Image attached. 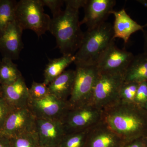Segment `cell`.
<instances>
[{"instance_id":"6da1fadb","label":"cell","mask_w":147,"mask_h":147,"mask_svg":"<svg viewBox=\"0 0 147 147\" xmlns=\"http://www.w3.org/2000/svg\"><path fill=\"white\" fill-rule=\"evenodd\" d=\"M102 121L124 142L147 138V110L119 101L103 110Z\"/></svg>"},{"instance_id":"7a4b0ae2","label":"cell","mask_w":147,"mask_h":147,"mask_svg":"<svg viewBox=\"0 0 147 147\" xmlns=\"http://www.w3.org/2000/svg\"><path fill=\"white\" fill-rule=\"evenodd\" d=\"M65 8L51 18L49 31L56 40L57 47L63 55H74L79 49L84 36L81 29L79 10L86 0L64 1Z\"/></svg>"},{"instance_id":"3957f363","label":"cell","mask_w":147,"mask_h":147,"mask_svg":"<svg viewBox=\"0 0 147 147\" xmlns=\"http://www.w3.org/2000/svg\"><path fill=\"white\" fill-rule=\"evenodd\" d=\"M115 40L113 26L110 23L105 22L94 28L87 30L79 49L74 54L75 65H96L100 55Z\"/></svg>"},{"instance_id":"277c9868","label":"cell","mask_w":147,"mask_h":147,"mask_svg":"<svg viewBox=\"0 0 147 147\" xmlns=\"http://www.w3.org/2000/svg\"><path fill=\"white\" fill-rule=\"evenodd\" d=\"M44 7L41 0H21L16 4L15 21L23 30H31L39 37L49 31L51 23Z\"/></svg>"},{"instance_id":"5b68a950","label":"cell","mask_w":147,"mask_h":147,"mask_svg":"<svg viewBox=\"0 0 147 147\" xmlns=\"http://www.w3.org/2000/svg\"><path fill=\"white\" fill-rule=\"evenodd\" d=\"M124 82V74L99 72L91 103L103 110L118 102L120 90Z\"/></svg>"},{"instance_id":"8992f818","label":"cell","mask_w":147,"mask_h":147,"mask_svg":"<svg viewBox=\"0 0 147 147\" xmlns=\"http://www.w3.org/2000/svg\"><path fill=\"white\" fill-rule=\"evenodd\" d=\"M75 71L73 90L68 100L70 108L91 103L99 73L96 65L76 66Z\"/></svg>"},{"instance_id":"52a82bcc","label":"cell","mask_w":147,"mask_h":147,"mask_svg":"<svg viewBox=\"0 0 147 147\" xmlns=\"http://www.w3.org/2000/svg\"><path fill=\"white\" fill-rule=\"evenodd\" d=\"M103 110L92 103L70 108L62 121L67 133L90 129L102 120Z\"/></svg>"},{"instance_id":"ba28073f","label":"cell","mask_w":147,"mask_h":147,"mask_svg":"<svg viewBox=\"0 0 147 147\" xmlns=\"http://www.w3.org/2000/svg\"><path fill=\"white\" fill-rule=\"evenodd\" d=\"M134 55L125 49H121L113 41L99 57L96 63L100 72L125 73Z\"/></svg>"},{"instance_id":"9c48e42d","label":"cell","mask_w":147,"mask_h":147,"mask_svg":"<svg viewBox=\"0 0 147 147\" xmlns=\"http://www.w3.org/2000/svg\"><path fill=\"white\" fill-rule=\"evenodd\" d=\"M36 121L28 108L15 109L7 118L0 133L9 139L36 131Z\"/></svg>"},{"instance_id":"30bf717a","label":"cell","mask_w":147,"mask_h":147,"mask_svg":"<svg viewBox=\"0 0 147 147\" xmlns=\"http://www.w3.org/2000/svg\"><path fill=\"white\" fill-rule=\"evenodd\" d=\"M28 108L36 119L62 121L70 109L68 100H60L51 94L38 100H31Z\"/></svg>"},{"instance_id":"8fae6325","label":"cell","mask_w":147,"mask_h":147,"mask_svg":"<svg viewBox=\"0 0 147 147\" xmlns=\"http://www.w3.org/2000/svg\"><path fill=\"white\" fill-rule=\"evenodd\" d=\"M23 30L16 21L11 23L0 32V53L3 58L18 59L24 48Z\"/></svg>"},{"instance_id":"7c38bea8","label":"cell","mask_w":147,"mask_h":147,"mask_svg":"<svg viewBox=\"0 0 147 147\" xmlns=\"http://www.w3.org/2000/svg\"><path fill=\"white\" fill-rule=\"evenodd\" d=\"M116 4L115 0H86L83 7L84 16L81 25L86 24L88 30L99 26L105 23Z\"/></svg>"},{"instance_id":"4fadbf2b","label":"cell","mask_w":147,"mask_h":147,"mask_svg":"<svg viewBox=\"0 0 147 147\" xmlns=\"http://www.w3.org/2000/svg\"><path fill=\"white\" fill-rule=\"evenodd\" d=\"M36 130L41 147H57L67 134L61 120L36 119Z\"/></svg>"},{"instance_id":"5bb4252c","label":"cell","mask_w":147,"mask_h":147,"mask_svg":"<svg viewBox=\"0 0 147 147\" xmlns=\"http://www.w3.org/2000/svg\"><path fill=\"white\" fill-rule=\"evenodd\" d=\"M124 142L102 120L89 129L86 147H121Z\"/></svg>"},{"instance_id":"9a60e30c","label":"cell","mask_w":147,"mask_h":147,"mask_svg":"<svg viewBox=\"0 0 147 147\" xmlns=\"http://www.w3.org/2000/svg\"><path fill=\"white\" fill-rule=\"evenodd\" d=\"M0 94L13 109L28 108L31 99L23 76L12 84L0 86Z\"/></svg>"},{"instance_id":"2e32d148","label":"cell","mask_w":147,"mask_h":147,"mask_svg":"<svg viewBox=\"0 0 147 147\" xmlns=\"http://www.w3.org/2000/svg\"><path fill=\"white\" fill-rule=\"evenodd\" d=\"M111 14L115 16L113 26L114 38H119L125 43L128 42L131 35L139 31H143L144 26L138 24L133 20L126 13L124 9L119 11H112Z\"/></svg>"},{"instance_id":"e0dca14e","label":"cell","mask_w":147,"mask_h":147,"mask_svg":"<svg viewBox=\"0 0 147 147\" xmlns=\"http://www.w3.org/2000/svg\"><path fill=\"white\" fill-rule=\"evenodd\" d=\"M75 70H65L48 85L50 94L60 100L67 101L74 84Z\"/></svg>"},{"instance_id":"ac0fdd59","label":"cell","mask_w":147,"mask_h":147,"mask_svg":"<svg viewBox=\"0 0 147 147\" xmlns=\"http://www.w3.org/2000/svg\"><path fill=\"white\" fill-rule=\"evenodd\" d=\"M124 82H147V55L143 53L134 56L124 74Z\"/></svg>"},{"instance_id":"d6986e66","label":"cell","mask_w":147,"mask_h":147,"mask_svg":"<svg viewBox=\"0 0 147 147\" xmlns=\"http://www.w3.org/2000/svg\"><path fill=\"white\" fill-rule=\"evenodd\" d=\"M74 55H63L61 57L50 60L44 70L43 83L48 86L56 78L61 75L69 65L74 63Z\"/></svg>"},{"instance_id":"ffe728a7","label":"cell","mask_w":147,"mask_h":147,"mask_svg":"<svg viewBox=\"0 0 147 147\" xmlns=\"http://www.w3.org/2000/svg\"><path fill=\"white\" fill-rule=\"evenodd\" d=\"M21 71L13 60L3 58L0 63V85H8L22 76Z\"/></svg>"},{"instance_id":"44dd1931","label":"cell","mask_w":147,"mask_h":147,"mask_svg":"<svg viewBox=\"0 0 147 147\" xmlns=\"http://www.w3.org/2000/svg\"><path fill=\"white\" fill-rule=\"evenodd\" d=\"M17 3L14 0H0V32L15 21Z\"/></svg>"},{"instance_id":"7402d4cb","label":"cell","mask_w":147,"mask_h":147,"mask_svg":"<svg viewBox=\"0 0 147 147\" xmlns=\"http://www.w3.org/2000/svg\"><path fill=\"white\" fill-rule=\"evenodd\" d=\"M10 147H41L36 131L9 138Z\"/></svg>"},{"instance_id":"603a6c76","label":"cell","mask_w":147,"mask_h":147,"mask_svg":"<svg viewBox=\"0 0 147 147\" xmlns=\"http://www.w3.org/2000/svg\"><path fill=\"white\" fill-rule=\"evenodd\" d=\"M90 129L67 133L57 147H86Z\"/></svg>"},{"instance_id":"cb8c5ba5","label":"cell","mask_w":147,"mask_h":147,"mask_svg":"<svg viewBox=\"0 0 147 147\" xmlns=\"http://www.w3.org/2000/svg\"><path fill=\"white\" fill-rule=\"evenodd\" d=\"M139 83L124 82L119 91L120 101L134 103Z\"/></svg>"},{"instance_id":"d4e9b609","label":"cell","mask_w":147,"mask_h":147,"mask_svg":"<svg viewBox=\"0 0 147 147\" xmlns=\"http://www.w3.org/2000/svg\"><path fill=\"white\" fill-rule=\"evenodd\" d=\"M31 100H38L47 96L49 93L48 86L44 83H37L34 81L29 89Z\"/></svg>"},{"instance_id":"484cf974","label":"cell","mask_w":147,"mask_h":147,"mask_svg":"<svg viewBox=\"0 0 147 147\" xmlns=\"http://www.w3.org/2000/svg\"><path fill=\"white\" fill-rule=\"evenodd\" d=\"M134 103L145 109L147 104V82L139 83Z\"/></svg>"},{"instance_id":"4316f807","label":"cell","mask_w":147,"mask_h":147,"mask_svg":"<svg viewBox=\"0 0 147 147\" xmlns=\"http://www.w3.org/2000/svg\"><path fill=\"white\" fill-rule=\"evenodd\" d=\"M44 6H47L51 11L53 17L59 15L61 13V7L64 1L62 0H41Z\"/></svg>"},{"instance_id":"83f0119b","label":"cell","mask_w":147,"mask_h":147,"mask_svg":"<svg viewBox=\"0 0 147 147\" xmlns=\"http://www.w3.org/2000/svg\"><path fill=\"white\" fill-rule=\"evenodd\" d=\"M15 110L9 105L0 94V131L9 115Z\"/></svg>"},{"instance_id":"f1b7e54d","label":"cell","mask_w":147,"mask_h":147,"mask_svg":"<svg viewBox=\"0 0 147 147\" xmlns=\"http://www.w3.org/2000/svg\"><path fill=\"white\" fill-rule=\"evenodd\" d=\"M147 138L142 137L129 142H124L121 147H146Z\"/></svg>"},{"instance_id":"f546056e","label":"cell","mask_w":147,"mask_h":147,"mask_svg":"<svg viewBox=\"0 0 147 147\" xmlns=\"http://www.w3.org/2000/svg\"><path fill=\"white\" fill-rule=\"evenodd\" d=\"M0 147H10L8 138L0 133Z\"/></svg>"},{"instance_id":"4dcf8cb0","label":"cell","mask_w":147,"mask_h":147,"mask_svg":"<svg viewBox=\"0 0 147 147\" xmlns=\"http://www.w3.org/2000/svg\"><path fill=\"white\" fill-rule=\"evenodd\" d=\"M144 38V53L147 55V30L142 31Z\"/></svg>"},{"instance_id":"1f68e13d","label":"cell","mask_w":147,"mask_h":147,"mask_svg":"<svg viewBox=\"0 0 147 147\" xmlns=\"http://www.w3.org/2000/svg\"><path fill=\"white\" fill-rule=\"evenodd\" d=\"M137 1L147 8V0H138Z\"/></svg>"},{"instance_id":"d6a6232c","label":"cell","mask_w":147,"mask_h":147,"mask_svg":"<svg viewBox=\"0 0 147 147\" xmlns=\"http://www.w3.org/2000/svg\"><path fill=\"white\" fill-rule=\"evenodd\" d=\"M144 28H147V23L144 26Z\"/></svg>"},{"instance_id":"836d02e7","label":"cell","mask_w":147,"mask_h":147,"mask_svg":"<svg viewBox=\"0 0 147 147\" xmlns=\"http://www.w3.org/2000/svg\"><path fill=\"white\" fill-rule=\"evenodd\" d=\"M145 109L147 110V104L146 105V107H145Z\"/></svg>"},{"instance_id":"e575fe53","label":"cell","mask_w":147,"mask_h":147,"mask_svg":"<svg viewBox=\"0 0 147 147\" xmlns=\"http://www.w3.org/2000/svg\"><path fill=\"white\" fill-rule=\"evenodd\" d=\"M1 60L0 59V63H1Z\"/></svg>"},{"instance_id":"d590c367","label":"cell","mask_w":147,"mask_h":147,"mask_svg":"<svg viewBox=\"0 0 147 147\" xmlns=\"http://www.w3.org/2000/svg\"></svg>"},{"instance_id":"8d00e7d4","label":"cell","mask_w":147,"mask_h":147,"mask_svg":"<svg viewBox=\"0 0 147 147\" xmlns=\"http://www.w3.org/2000/svg\"><path fill=\"white\" fill-rule=\"evenodd\" d=\"M146 147H147V145Z\"/></svg>"},{"instance_id":"74e56055","label":"cell","mask_w":147,"mask_h":147,"mask_svg":"<svg viewBox=\"0 0 147 147\" xmlns=\"http://www.w3.org/2000/svg\"><path fill=\"white\" fill-rule=\"evenodd\" d=\"M0 86H1V85H0Z\"/></svg>"}]
</instances>
